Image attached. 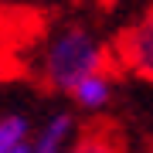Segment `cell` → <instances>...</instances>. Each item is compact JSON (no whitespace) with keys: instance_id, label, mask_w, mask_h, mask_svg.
<instances>
[{"instance_id":"1","label":"cell","mask_w":153,"mask_h":153,"mask_svg":"<svg viewBox=\"0 0 153 153\" xmlns=\"http://www.w3.org/2000/svg\"><path fill=\"white\" fill-rule=\"evenodd\" d=\"M112 68V44L102 38L95 24L82 17H65L44 34L38 55H34V75L55 95H71V88L85 78Z\"/></svg>"},{"instance_id":"3","label":"cell","mask_w":153,"mask_h":153,"mask_svg":"<svg viewBox=\"0 0 153 153\" xmlns=\"http://www.w3.org/2000/svg\"><path fill=\"white\" fill-rule=\"evenodd\" d=\"M78 133H82V126H78V116L71 109H51L34 126L31 153H68L75 146Z\"/></svg>"},{"instance_id":"7","label":"cell","mask_w":153,"mask_h":153,"mask_svg":"<svg viewBox=\"0 0 153 153\" xmlns=\"http://www.w3.org/2000/svg\"><path fill=\"white\" fill-rule=\"evenodd\" d=\"M10 153H31V143H27V146H17V150H10Z\"/></svg>"},{"instance_id":"6","label":"cell","mask_w":153,"mask_h":153,"mask_svg":"<svg viewBox=\"0 0 153 153\" xmlns=\"http://www.w3.org/2000/svg\"><path fill=\"white\" fill-rule=\"evenodd\" d=\"M68 153H123V140L112 129H82Z\"/></svg>"},{"instance_id":"2","label":"cell","mask_w":153,"mask_h":153,"mask_svg":"<svg viewBox=\"0 0 153 153\" xmlns=\"http://www.w3.org/2000/svg\"><path fill=\"white\" fill-rule=\"evenodd\" d=\"M112 58L133 78L153 82V7L133 17L112 41Z\"/></svg>"},{"instance_id":"4","label":"cell","mask_w":153,"mask_h":153,"mask_svg":"<svg viewBox=\"0 0 153 153\" xmlns=\"http://www.w3.org/2000/svg\"><path fill=\"white\" fill-rule=\"evenodd\" d=\"M116 95H119V85H116V75H112V68H109V71H99V75L85 78L82 85H75L71 95H68V102L75 105V112L102 116V112L112 109Z\"/></svg>"},{"instance_id":"5","label":"cell","mask_w":153,"mask_h":153,"mask_svg":"<svg viewBox=\"0 0 153 153\" xmlns=\"http://www.w3.org/2000/svg\"><path fill=\"white\" fill-rule=\"evenodd\" d=\"M34 136V123L27 112L10 109V112H0V153H10L17 146H27Z\"/></svg>"}]
</instances>
